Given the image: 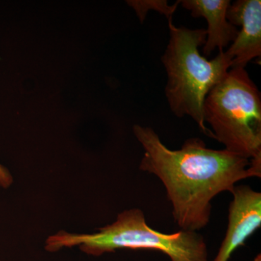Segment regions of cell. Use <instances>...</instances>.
Returning <instances> with one entry per match:
<instances>
[{
	"label": "cell",
	"mask_w": 261,
	"mask_h": 261,
	"mask_svg": "<svg viewBox=\"0 0 261 261\" xmlns=\"http://www.w3.org/2000/svg\"><path fill=\"white\" fill-rule=\"evenodd\" d=\"M134 133L145 149L140 169L155 175L166 187L175 222L185 231H196L208 224L211 201L235 184L257 177L250 160L227 149L207 148L199 138L185 141L171 150L149 127L135 125Z\"/></svg>",
	"instance_id": "6da1fadb"
},
{
	"label": "cell",
	"mask_w": 261,
	"mask_h": 261,
	"mask_svg": "<svg viewBox=\"0 0 261 261\" xmlns=\"http://www.w3.org/2000/svg\"><path fill=\"white\" fill-rule=\"evenodd\" d=\"M170 39L162 62L168 75L166 98L176 116L191 117L205 135L214 138L205 126L203 107L207 94L224 80L232 60L224 51L211 61L199 51L207 37L205 29L176 27L168 20Z\"/></svg>",
	"instance_id": "7a4b0ae2"
},
{
	"label": "cell",
	"mask_w": 261,
	"mask_h": 261,
	"mask_svg": "<svg viewBox=\"0 0 261 261\" xmlns=\"http://www.w3.org/2000/svg\"><path fill=\"white\" fill-rule=\"evenodd\" d=\"M74 246L94 256L130 249L158 250L167 255L171 261H208L207 245L200 233L185 230L173 233L159 232L147 224L144 213L138 208L123 211L115 222L96 233L59 231L48 238L45 249L56 252Z\"/></svg>",
	"instance_id": "3957f363"
},
{
	"label": "cell",
	"mask_w": 261,
	"mask_h": 261,
	"mask_svg": "<svg viewBox=\"0 0 261 261\" xmlns=\"http://www.w3.org/2000/svg\"><path fill=\"white\" fill-rule=\"evenodd\" d=\"M204 121L225 149L261 172V98L245 68H231L207 94Z\"/></svg>",
	"instance_id": "277c9868"
},
{
	"label": "cell",
	"mask_w": 261,
	"mask_h": 261,
	"mask_svg": "<svg viewBox=\"0 0 261 261\" xmlns=\"http://www.w3.org/2000/svg\"><path fill=\"white\" fill-rule=\"evenodd\" d=\"M228 207L226 236L214 261H228L261 226V193L246 185L235 186Z\"/></svg>",
	"instance_id": "5b68a950"
},
{
	"label": "cell",
	"mask_w": 261,
	"mask_h": 261,
	"mask_svg": "<svg viewBox=\"0 0 261 261\" xmlns=\"http://www.w3.org/2000/svg\"><path fill=\"white\" fill-rule=\"evenodd\" d=\"M226 18L234 27L241 25L236 39L225 51L232 60L231 68H245L261 56V1L238 0L231 3Z\"/></svg>",
	"instance_id": "8992f818"
},
{
	"label": "cell",
	"mask_w": 261,
	"mask_h": 261,
	"mask_svg": "<svg viewBox=\"0 0 261 261\" xmlns=\"http://www.w3.org/2000/svg\"><path fill=\"white\" fill-rule=\"evenodd\" d=\"M180 4L191 11L194 18L203 17L207 21V37L202 49L204 56H210L216 48L223 51V48L236 39L238 29L226 18L231 5L229 0H183Z\"/></svg>",
	"instance_id": "52a82bcc"
},
{
	"label": "cell",
	"mask_w": 261,
	"mask_h": 261,
	"mask_svg": "<svg viewBox=\"0 0 261 261\" xmlns=\"http://www.w3.org/2000/svg\"><path fill=\"white\" fill-rule=\"evenodd\" d=\"M127 3L135 10L142 23H143L147 13L150 10H154L166 15L168 20H172L173 14L180 4V1H178L173 5H169L166 0H135Z\"/></svg>",
	"instance_id": "ba28073f"
},
{
	"label": "cell",
	"mask_w": 261,
	"mask_h": 261,
	"mask_svg": "<svg viewBox=\"0 0 261 261\" xmlns=\"http://www.w3.org/2000/svg\"><path fill=\"white\" fill-rule=\"evenodd\" d=\"M13 178L8 168L0 163V187L7 189L13 184Z\"/></svg>",
	"instance_id": "9c48e42d"
},
{
	"label": "cell",
	"mask_w": 261,
	"mask_h": 261,
	"mask_svg": "<svg viewBox=\"0 0 261 261\" xmlns=\"http://www.w3.org/2000/svg\"><path fill=\"white\" fill-rule=\"evenodd\" d=\"M253 261H261V255L260 254H258L256 257H255Z\"/></svg>",
	"instance_id": "30bf717a"
}]
</instances>
